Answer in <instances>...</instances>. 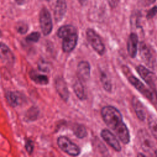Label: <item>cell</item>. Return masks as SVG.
I'll list each match as a JSON object with an SVG mask.
<instances>
[{
  "mask_svg": "<svg viewBox=\"0 0 157 157\" xmlns=\"http://www.w3.org/2000/svg\"><path fill=\"white\" fill-rule=\"evenodd\" d=\"M101 113L105 124L115 132L118 139L123 144H128L130 140L129 132L123 121L120 112L113 106L107 105L101 109Z\"/></svg>",
  "mask_w": 157,
  "mask_h": 157,
  "instance_id": "cell-1",
  "label": "cell"
},
{
  "mask_svg": "<svg viewBox=\"0 0 157 157\" xmlns=\"http://www.w3.org/2000/svg\"><path fill=\"white\" fill-rule=\"evenodd\" d=\"M59 38L63 39L62 48L64 52H71L75 47L78 35L75 28L71 25H64L60 27L57 32Z\"/></svg>",
  "mask_w": 157,
  "mask_h": 157,
  "instance_id": "cell-2",
  "label": "cell"
},
{
  "mask_svg": "<svg viewBox=\"0 0 157 157\" xmlns=\"http://www.w3.org/2000/svg\"><path fill=\"white\" fill-rule=\"evenodd\" d=\"M124 74L128 77V80L131 84L134 86L137 90H138L142 95L147 98L153 105H157V93L151 90L148 89L145 86L139 79L136 77L131 75L130 73L128 74L124 72Z\"/></svg>",
  "mask_w": 157,
  "mask_h": 157,
  "instance_id": "cell-3",
  "label": "cell"
},
{
  "mask_svg": "<svg viewBox=\"0 0 157 157\" xmlns=\"http://www.w3.org/2000/svg\"><path fill=\"white\" fill-rule=\"evenodd\" d=\"M57 144L64 152L70 156H77L80 153V148L66 137H59L57 139Z\"/></svg>",
  "mask_w": 157,
  "mask_h": 157,
  "instance_id": "cell-4",
  "label": "cell"
},
{
  "mask_svg": "<svg viewBox=\"0 0 157 157\" xmlns=\"http://www.w3.org/2000/svg\"><path fill=\"white\" fill-rule=\"evenodd\" d=\"M86 38L92 48L100 55L105 52V46L99 35L92 29L88 28L86 31Z\"/></svg>",
  "mask_w": 157,
  "mask_h": 157,
  "instance_id": "cell-5",
  "label": "cell"
},
{
  "mask_svg": "<svg viewBox=\"0 0 157 157\" xmlns=\"http://www.w3.org/2000/svg\"><path fill=\"white\" fill-rule=\"evenodd\" d=\"M39 23L43 34L45 36L48 35L52 30L53 24L50 12L46 7H43L40 12Z\"/></svg>",
  "mask_w": 157,
  "mask_h": 157,
  "instance_id": "cell-6",
  "label": "cell"
},
{
  "mask_svg": "<svg viewBox=\"0 0 157 157\" xmlns=\"http://www.w3.org/2000/svg\"><path fill=\"white\" fill-rule=\"evenodd\" d=\"M137 138L141 148L145 152L151 153L154 149L155 144L148 133L144 129H140L137 133Z\"/></svg>",
  "mask_w": 157,
  "mask_h": 157,
  "instance_id": "cell-7",
  "label": "cell"
},
{
  "mask_svg": "<svg viewBox=\"0 0 157 157\" xmlns=\"http://www.w3.org/2000/svg\"><path fill=\"white\" fill-rule=\"evenodd\" d=\"M136 70L139 75L150 86V89L157 93L156 86V77L155 74L142 65H139L136 67Z\"/></svg>",
  "mask_w": 157,
  "mask_h": 157,
  "instance_id": "cell-8",
  "label": "cell"
},
{
  "mask_svg": "<svg viewBox=\"0 0 157 157\" xmlns=\"http://www.w3.org/2000/svg\"><path fill=\"white\" fill-rule=\"evenodd\" d=\"M101 136L107 144H108L112 148L117 151H121V148L118 140L109 130L107 129H102L101 132Z\"/></svg>",
  "mask_w": 157,
  "mask_h": 157,
  "instance_id": "cell-9",
  "label": "cell"
},
{
  "mask_svg": "<svg viewBox=\"0 0 157 157\" xmlns=\"http://www.w3.org/2000/svg\"><path fill=\"white\" fill-rule=\"evenodd\" d=\"M0 59L6 64L12 65L15 63V56L7 45L0 42Z\"/></svg>",
  "mask_w": 157,
  "mask_h": 157,
  "instance_id": "cell-10",
  "label": "cell"
},
{
  "mask_svg": "<svg viewBox=\"0 0 157 157\" xmlns=\"http://www.w3.org/2000/svg\"><path fill=\"white\" fill-rule=\"evenodd\" d=\"M139 53L140 55L144 61V62L149 67L153 68L154 65V60L153 56L150 53V51L147 45L143 42H140L139 45Z\"/></svg>",
  "mask_w": 157,
  "mask_h": 157,
  "instance_id": "cell-11",
  "label": "cell"
},
{
  "mask_svg": "<svg viewBox=\"0 0 157 157\" xmlns=\"http://www.w3.org/2000/svg\"><path fill=\"white\" fill-rule=\"evenodd\" d=\"M77 75L80 81L86 82L90 77V66L87 61H81L77 66Z\"/></svg>",
  "mask_w": 157,
  "mask_h": 157,
  "instance_id": "cell-12",
  "label": "cell"
},
{
  "mask_svg": "<svg viewBox=\"0 0 157 157\" xmlns=\"http://www.w3.org/2000/svg\"><path fill=\"white\" fill-rule=\"evenodd\" d=\"M138 36L135 33H131L128 39L127 50L129 55L134 58L136 57L137 52Z\"/></svg>",
  "mask_w": 157,
  "mask_h": 157,
  "instance_id": "cell-13",
  "label": "cell"
},
{
  "mask_svg": "<svg viewBox=\"0 0 157 157\" xmlns=\"http://www.w3.org/2000/svg\"><path fill=\"white\" fill-rule=\"evenodd\" d=\"M55 87L60 97L64 101H67L69 98V91L67 85L63 78L58 77L55 80Z\"/></svg>",
  "mask_w": 157,
  "mask_h": 157,
  "instance_id": "cell-14",
  "label": "cell"
},
{
  "mask_svg": "<svg viewBox=\"0 0 157 157\" xmlns=\"http://www.w3.org/2000/svg\"><path fill=\"white\" fill-rule=\"evenodd\" d=\"M66 10L67 4L66 0H57L54 10V17L56 21H59L63 19Z\"/></svg>",
  "mask_w": 157,
  "mask_h": 157,
  "instance_id": "cell-15",
  "label": "cell"
},
{
  "mask_svg": "<svg viewBox=\"0 0 157 157\" xmlns=\"http://www.w3.org/2000/svg\"><path fill=\"white\" fill-rule=\"evenodd\" d=\"M132 104L138 118L141 121H144L145 118V111L142 103L137 98L133 97Z\"/></svg>",
  "mask_w": 157,
  "mask_h": 157,
  "instance_id": "cell-16",
  "label": "cell"
},
{
  "mask_svg": "<svg viewBox=\"0 0 157 157\" xmlns=\"http://www.w3.org/2000/svg\"><path fill=\"white\" fill-rule=\"evenodd\" d=\"M29 75L31 79L37 84L47 85L48 83V79L46 75L39 74L35 71H31Z\"/></svg>",
  "mask_w": 157,
  "mask_h": 157,
  "instance_id": "cell-17",
  "label": "cell"
},
{
  "mask_svg": "<svg viewBox=\"0 0 157 157\" xmlns=\"http://www.w3.org/2000/svg\"><path fill=\"white\" fill-rule=\"evenodd\" d=\"M6 98L8 103L13 107H17L20 103V94L12 91H9L6 94Z\"/></svg>",
  "mask_w": 157,
  "mask_h": 157,
  "instance_id": "cell-18",
  "label": "cell"
},
{
  "mask_svg": "<svg viewBox=\"0 0 157 157\" xmlns=\"http://www.w3.org/2000/svg\"><path fill=\"white\" fill-rule=\"evenodd\" d=\"M73 90L78 99H80V100H84L86 98L84 87L82 85V81H80L79 79L77 80L74 83Z\"/></svg>",
  "mask_w": 157,
  "mask_h": 157,
  "instance_id": "cell-19",
  "label": "cell"
},
{
  "mask_svg": "<svg viewBox=\"0 0 157 157\" xmlns=\"http://www.w3.org/2000/svg\"><path fill=\"white\" fill-rule=\"evenodd\" d=\"M148 124L151 134L157 140V118L153 114L150 115L148 118Z\"/></svg>",
  "mask_w": 157,
  "mask_h": 157,
  "instance_id": "cell-20",
  "label": "cell"
},
{
  "mask_svg": "<svg viewBox=\"0 0 157 157\" xmlns=\"http://www.w3.org/2000/svg\"><path fill=\"white\" fill-rule=\"evenodd\" d=\"M74 134L79 139H82L86 136V129L82 124H76L73 129Z\"/></svg>",
  "mask_w": 157,
  "mask_h": 157,
  "instance_id": "cell-21",
  "label": "cell"
},
{
  "mask_svg": "<svg viewBox=\"0 0 157 157\" xmlns=\"http://www.w3.org/2000/svg\"><path fill=\"white\" fill-rule=\"evenodd\" d=\"M100 80H101V82L102 84V86H103L104 90L108 92H110L111 91V88H112L110 81L109 78L107 77V75L103 72H101L100 73Z\"/></svg>",
  "mask_w": 157,
  "mask_h": 157,
  "instance_id": "cell-22",
  "label": "cell"
},
{
  "mask_svg": "<svg viewBox=\"0 0 157 157\" xmlns=\"http://www.w3.org/2000/svg\"><path fill=\"white\" fill-rule=\"evenodd\" d=\"M39 115V110L34 107H32L30 108L26 114V118L29 121H34L35 120Z\"/></svg>",
  "mask_w": 157,
  "mask_h": 157,
  "instance_id": "cell-23",
  "label": "cell"
},
{
  "mask_svg": "<svg viewBox=\"0 0 157 157\" xmlns=\"http://www.w3.org/2000/svg\"><path fill=\"white\" fill-rule=\"evenodd\" d=\"M40 36V35L39 32H33L26 37V40L30 42H36L39 40Z\"/></svg>",
  "mask_w": 157,
  "mask_h": 157,
  "instance_id": "cell-24",
  "label": "cell"
},
{
  "mask_svg": "<svg viewBox=\"0 0 157 157\" xmlns=\"http://www.w3.org/2000/svg\"><path fill=\"white\" fill-rule=\"evenodd\" d=\"M38 68L40 71L42 72H48L50 71V66L48 63L45 61H40L38 63Z\"/></svg>",
  "mask_w": 157,
  "mask_h": 157,
  "instance_id": "cell-25",
  "label": "cell"
},
{
  "mask_svg": "<svg viewBox=\"0 0 157 157\" xmlns=\"http://www.w3.org/2000/svg\"><path fill=\"white\" fill-rule=\"evenodd\" d=\"M17 31L20 34H25L28 29V26L24 23H19L16 27Z\"/></svg>",
  "mask_w": 157,
  "mask_h": 157,
  "instance_id": "cell-26",
  "label": "cell"
},
{
  "mask_svg": "<svg viewBox=\"0 0 157 157\" xmlns=\"http://www.w3.org/2000/svg\"><path fill=\"white\" fill-rule=\"evenodd\" d=\"M156 14H157V6H155L148 11L146 17L147 19H151L153 18Z\"/></svg>",
  "mask_w": 157,
  "mask_h": 157,
  "instance_id": "cell-27",
  "label": "cell"
},
{
  "mask_svg": "<svg viewBox=\"0 0 157 157\" xmlns=\"http://www.w3.org/2000/svg\"><path fill=\"white\" fill-rule=\"evenodd\" d=\"M25 148L29 153H31L33 152V149H34V145H33V142L30 139H28L26 141Z\"/></svg>",
  "mask_w": 157,
  "mask_h": 157,
  "instance_id": "cell-28",
  "label": "cell"
},
{
  "mask_svg": "<svg viewBox=\"0 0 157 157\" xmlns=\"http://www.w3.org/2000/svg\"><path fill=\"white\" fill-rule=\"evenodd\" d=\"M119 1L120 0H108L109 4L112 8L116 7L118 4Z\"/></svg>",
  "mask_w": 157,
  "mask_h": 157,
  "instance_id": "cell-29",
  "label": "cell"
},
{
  "mask_svg": "<svg viewBox=\"0 0 157 157\" xmlns=\"http://www.w3.org/2000/svg\"><path fill=\"white\" fill-rule=\"evenodd\" d=\"M156 0H142V3L145 6H148L153 4Z\"/></svg>",
  "mask_w": 157,
  "mask_h": 157,
  "instance_id": "cell-30",
  "label": "cell"
},
{
  "mask_svg": "<svg viewBox=\"0 0 157 157\" xmlns=\"http://www.w3.org/2000/svg\"><path fill=\"white\" fill-rule=\"evenodd\" d=\"M16 1V2L18 4H23L24 2H25V0H15Z\"/></svg>",
  "mask_w": 157,
  "mask_h": 157,
  "instance_id": "cell-31",
  "label": "cell"
},
{
  "mask_svg": "<svg viewBox=\"0 0 157 157\" xmlns=\"http://www.w3.org/2000/svg\"><path fill=\"white\" fill-rule=\"evenodd\" d=\"M78 2L80 3V4L83 5V4H85V2H86V0H78Z\"/></svg>",
  "mask_w": 157,
  "mask_h": 157,
  "instance_id": "cell-32",
  "label": "cell"
},
{
  "mask_svg": "<svg viewBox=\"0 0 157 157\" xmlns=\"http://www.w3.org/2000/svg\"><path fill=\"white\" fill-rule=\"evenodd\" d=\"M155 155L157 156V150H156L155 151Z\"/></svg>",
  "mask_w": 157,
  "mask_h": 157,
  "instance_id": "cell-33",
  "label": "cell"
},
{
  "mask_svg": "<svg viewBox=\"0 0 157 157\" xmlns=\"http://www.w3.org/2000/svg\"><path fill=\"white\" fill-rule=\"evenodd\" d=\"M1 36V31H0V36Z\"/></svg>",
  "mask_w": 157,
  "mask_h": 157,
  "instance_id": "cell-34",
  "label": "cell"
},
{
  "mask_svg": "<svg viewBox=\"0 0 157 157\" xmlns=\"http://www.w3.org/2000/svg\"><path fill=\"white\" fill-rule=\"evenodd\" d=\"M46 1H50L51 0H46Z\"/></svg>",
  "mask_w": 157,
  "mask_h": 157,
  "instance_id": "cell-35",
  "label": "cell"
}]
</instances>
